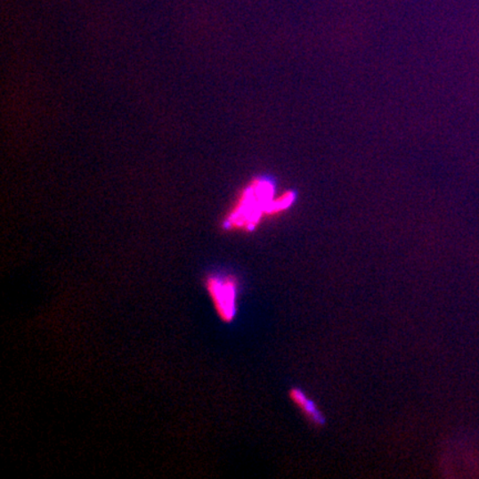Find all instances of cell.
<instances>
[{
	"label": "cell",
	"instance_id": "obj_2",
	"mask_svg": "<svg viewBox=\"0 0 479 479\" xmlns=\"http://www.w3.org/2000/svg\"><path fill=\"white\" fill-rule=\"evenodd\" d=\"M207 288L214 301L216 313L224 322H231L237 312L238 283L232 277L207 280Z\"/></svg>",
	"mask_w": 479,
	"mask_h": 479
},
{
	"label": "cell",
	"instance_id": "obj_1",
	"mask_svg": "<svg viewBox=\"0 0 479 479\" xmlns=\"http://www.w3.org/2000/svg\"><path fill=\"white\" fill-rule=\"evenodd\" d=\"M274 183L269 179H257L244 190L225 224L230 229H255L262 216L280 214L291 206L293 194L273 200Z\"/></svg>",
	"mask_w": 479,
	"mask_h": 479
},
{
	"label": "cell",
	"instance_id": "obj_3",
	"mask_svg": "<svg viewBox=\"0 0 479 479\" xmlns=\"http://www.w3.org/2000/svg\"><path fill=\"white\" fill-rule=\"evenodd\" d=\"M290 399L293 404L301 410L303 417H304L314 426H323L325 418L323 414L321 413L318 406L314 402L310 400L304 393L297 388H292L290 391Z\"/></svg>",
	"mask_w": 479,
	"mask_h": 479
}]
</instances>
